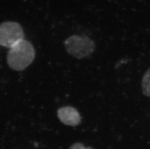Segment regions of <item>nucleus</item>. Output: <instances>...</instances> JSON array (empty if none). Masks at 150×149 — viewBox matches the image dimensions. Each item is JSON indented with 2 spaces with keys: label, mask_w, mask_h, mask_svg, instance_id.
<instances>
[{
  "label": "nucleus",
  "mask_w": 150,
  "mask_h": 149,
  "mask_svg": "<svg viewBox=\"0 0 150 149\" xmlns=\"http://www.w3.org/2000/svg\"><path fill=\"white\" fill-rule=\"evenodd\" d=\"M35 56L33 45L23 39L10 48L7 55V63L13 70H23L32 63Z\"/></svg>",
  "instance_id": "obj_1"
},
{
  "label": "nucleus",
  "mask_w": 150,
  "mask_h": 149,
  "mask_svg": "<svg viewBox=\"0 0 150 149\" xmlns=\"http://www.w3.org/2000/svg\"><path fill=\"white\" fill-rule=\"evenodd\" d=\"M64 45L68 53L77 59L89 56L95 46L93 41L86 35H71L66 40Z\"/></svg>",
  "instance_id": "obj_2"
},
{
  "label": "nucleus",
  "mask_w": 150,
  "mask_h": 149,
  "mask_svg": "<svg viewBox=\"0 0 150 149\" xmlns=\"http://www.w3.org/2000/svg\"><path fill=\"white\" fill-rule=\"evenodd\" d=\"M23 28L14 21H4L0 25V44L1 46L11 48L24 38Z\"/></svg>",
  "instance_id": "obj_3"
},
{
  "label": "nucleus",
  "mask_w": 150,
  "mask_h": 149,
  "mask_svg": "<svg viewBox=\"0 0 150 149\" xmlns=\"http://www.w3.org/2000/svg\"><path fill=\"white\" fill-rule=\"evenodd\" d=\"M57 116L60 121L65 125L75 127L81 122L79 112L72 107L66 106L59 108L57 110Z\"/></svg>",
  "instance_id": "obj_4"
},
{
  "label": "nucleus",
  "mask_w": 150,
  "mask_h": 149,
  "mask_svg": "<svg viewBox=\"0 0 150 149\" xmlns=\"http://www.w3.org/2000/svg\"><path fill=\"white\" fill-rule=\"evenodd\" d=\"M142 91L146 96L150 97V67L143 75L142 82Z\"/></svg>",
  "instance_id": "obj_5"
},
{
  "label": "nucleus",
  "mask_w": 150,
  "mask_h": 149,
  "mask_svg": "<svg viewBox=\"0 0 150 149\" xmlns=\"http://www.w3.org/2000/svg\"><path fill=\"white\" fill-rule=\"evenodd\" d=\"M69 149H94V148L91 147H85L84 145L82 143H75L72 144L70 147Z\"/></svg>",
  "instance_id": "obj_6"
}]
</instances>
